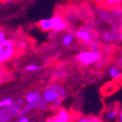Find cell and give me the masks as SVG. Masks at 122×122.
Masks as SVG:
<instances>
[{
	"label": "cell",
	"mask_w": 122,
	"mask_h": 122,
	"mask_svg": "<svg viewBox=\"0 0 122 122\" xmlns=\"http://www.w3.org/2000/svg\"><path fill=\"white\" fill-rule=\"evenodd\" d=\"M43 99L53 110L60 109L61 103L66 97L65 88L60 85H50L42 93Z\"/></svg>",
	"instance_id": "cell-1"
},
{
	"label": "cell",
	"mask_w": 122,
	"mask_h": 122,
	"mask_svg": "<svg viewBox=\"0 0 122 122\" xmlns=\"http://www.w3.org/2000/svg\"><path fill=\"white\" fill-rule=\"evenodd\" d=\"M25 105L22 99L14 100L13 105L10 107L0 109V122L10 121L13 118H18L20 115L21 109Z\"/></svg>",
	"instance_id": "cell-2"
},
{
	"label": "cell",
	"mask_w": 122,
	"mask_h": 122,
	"mask_svg": "<svg viewBox=\"0 0 122 122\" xmlns=\"http://www.w3.org/2000/svg\"><path fill=\"white\" fill-rule=\"evenodd\" d=\"M25 103L30 105L34 110H46L48 109V103L43 99L42 94L37 91H31L29 92L25 97Z\"/></svg>",
	"instance_id": "cell-3"
},
{
	"label": "cell",
	"mask_w": 122,
	"mask_h": 122,
	"mask_svg": "<svg viewBox=\"0 0 122 122\" xmlns=\"http://www.w3.org/2000/svg\"><path fill=\"white\" fill-rule=\"evenodd\" d=\"M16 52L15 43L11 39L4 40L2 44H0V64L4 63L13 58Z\"/></svg>",
	"instance_id": "cell-4"
},
{
	"label": "cell",
	"mask_w": 122,
	"mask_h": 122,
	"mask_svg": "<svg viewBox=\"0 0 122 122\" xmlns=\"http://www.w3.org/2000/svg\"><path fill=\"white\" fill-rule=\"evenodd\" d=\"M100 53L98 51H93V50H83L77 55L76 58L79 62L81 63L84 66H90L93 63L97 62L100 60Z\"/></svg>",
	"instance_id": "cell-5"
},
{
	"label": "cell",
	"mask_w": 122,
	"mask_h": 122,
	"mask_svg": "<svg viewBox=\"0 0 122 122\" xmlns=\"http://www.w3.org/2000/svg\"><path fill=\"white\" fill-rule=\"evenodd\" d=\"M48 122H69L71 121V114L65 109H59L55 115H53L52 119H48Z\"/></svg>",
	"instance_id": "cell-6"
},
{
	"label": "cell",
	"mask_w": 122,
	"mask_h": 122,
	"mask_svg": "<svg viewBox=\"0 0 122 122\" xmlns=\"http://www.w3.org/2000/svg\"><path fill=\"white\" fill-rule=\"evenodd\" d=\"M52 27H53L52 32H62L67 28L68 25L66 21L61 16L56 15L52 18Z\"/></svg>",
	"instance_id": "cell-7"
},
{
	"label": "cell",
	"mask_w": 122,
	"mask_h": 122,
	"mask_svg": "<svg viewBox=\"0 0 122 122\" xmlns=\"http://www.w3.org/2000/svg\"><path fill=\"white\" fill-rule=\"evenodd\" d=\"M76 37L79 40L84 42V44H89L92 42V34L91 31L88 28H83L77 30L76 32Z\"/></svg>",
	"instance_id": "cell-8"
},
{
	"label": "cell",
	"mask_w": 122,
	"mask_h": 122,
	"mask_svg": "<svg viewBox=\"0 0 122 122\" xmlns=\"http://www.w3.org/2000/svg\"><path fill=\"white\" fill-rule=\"evenodd\" d=\"M38 27L42 31L44 32H50L53 29L52 27V18L48 19H42L38 22Z\"/></svg>",
	"instance_id": "cell-9"
},
{
	"label": "cell",
	"mask_w": 122,
	"mask_h": 122,
	"mask_svg": "<svg viewBox=\"0 0 122 122\" xmlns=\"http://www.w3.org/2000/svg\"><path fill=\"white\" fill-rule=\"evenodd\" d=\"M103 38L106 42H114V40H118L120 38H122V34H120L119 32H107L103 34Z\"/></svg>",
	"instance_id": "cell-10"
},
{
	"label": "cell",
	"mask_w": 122,
	"mask_h": 122,
	"mask_svg": "<svg viewBox=\"0 0 122 122\" xmlns=\"http://www.w3.org/2000/svg\"><path fill=\"white\" fill-rule=\"evenodd\" d=\"M109 74L111 77V79H113L118 80L122 79V71L116 67H110L109 70Z\"/></svg>",
	"instance_id": "cell-11"
},
{
	"label": "cell",
	"mask_w": 122,
	"mask_h": 122,
	"mask_svg": "<svg viewBox=\"0 0 122 122\" xmlns=\"http://www.w3.org/2000/svg\"><path fill=\"white\" fill-rule=\"evenodd\" d=\"M74 39L75 37L73 34H71V33H65L62 37V44L65 46H69L74 42Z\"/></svg>",
	"instance_id": "cell-12"
},
{
	"label": "cell",
	"mask_w": 122,
	"mask_h": 122,
	"mask_svg": "<svg viewBox=\"0 0 122 122\" xmlns=\"http://www.w3.org/2000/svg\"><path fill=\"white\" fill-rule=\"evenodd\" d=\"M14 99L11 97H5L4 99H2L0 101V109H3V108H7L10 107L13 105Z\"/></svg>",
	"instance_id": "cell-13"
},
{
	"label": "cell",
	"mask_w": 122,
	"mask_h": 122,
	"mask_svg": "<svg viewBox=\"0 0 122 122\" xmlns=\"http://www.w3.org/2000/svg\"><path fill=\"white\" fill-rule=\"evenodd\" d=\"M119 113L116 109H112V110H109L107 112L106 115H105V118L107 120H115L116 118H118Z\"/></svg>",
	"instance_id": "cell-14"
},
{
	"label": "cell",
	"mask_w": 122,
	"mask_h": 122,
	"mask_svg": "<svg viewBox=\"0 0 122 122\" xmlns=\"http://www.w3.org/2000/svg\"><path fill=\"white\" fill-rule=\"evenodd\" d=\"M102 3L108 7H115L122 3V0H102Z\"/></svg>",
	"instance_id": "cell-15"
},
{
	"label": "cell",
	"mask_w": 122,
	"mask_h": 122,
	"mask_svg": "<svg viewBox=\"0 0 122 122\" xmlns=\"http://www.w3.org/2000/svg\"><path fill=\"white\" fill-rule=\"evenodd\" d=\"M40 69V66L36 63H33V64H29L27 66L25 67V70L27 71V72H30V73H34L36 72Z\"/></svg>",
	"instance_id": "cell-16"
},
{
	"label": "cell",
	"mask_w": 122,
	"mask_h": 122,
	"mask_svg": "<svg viewBox=\"0 0 122 122\" xmlns=\"http://www.w3.org/2000/svg\"><path fill=\"white\" fill-rule=\"evenodd\" d=\"M89 50H93V51H98L99 50V45L97 42H92L89 44Z\"/></svg>",
	"instance_id": "cell-17"
},
{
	"label": "cell",
	"mask_w": 122,
	"mask_h": 122,
	"mask_svg": "<svg viewBox=\"0 0 122 122\" xmlns=\"http://www.w3.org/2000/svg\"><path fill=\"white\" fill-rule=\"evenodd\" d=\"M17 121L18 122H29L30 121V119L26 116V115H21L18 117Z\"/></svg>",
	"instance_id": "cell-18"
},
{
	"label": "cell",
	"mask_w": 122,
	"mask_h": 122,
	"mask_svg": "<svg viewBox=\"0 0 122 122\" xmlns=\"http://www.w3.org/2000/svg\"><path fill=\"white\" fill-rule=\"evenodd\" d=\"M7 39V36H6V33L4 31L0 30V44H2L4 40Z\"/></svg>",
	"instance_id": "cell-19"
},
{
	"label": "cell",
	"mask_w": 122,
	"mask_h": 122,
	"mask_svg": "<svg viewBox=\"0 0 122 122\" xmlns=\"http://www.w3.org/2000/svg\"><path fill=\"white\" fill-rule=\"evenodd\" d=\"M77 121H79V122H90V120L89 119H86L85 117H82V118L77 120Z\"/></svg>",
	"instance_id": "cell-20"
},
{
	"label": "cell",
	"mask_w": 122,
	"mask_h": 122,
	"mask_svg": "<svg viewBox=\"0 0 122 122\" xmlns=\"http://www.w3.org/2000/svg\"><path fill=\"white\" fill-rule=\"evenodd\" d=\"M118 120L120 122H122V111H120L118 115Z\"/></svg>",
	"instance_id": "cell-21"
},
{
	"label": "cell",
	"mask_w": 122,
	"mask_h": 122,
	"mask_svg": "<svg viewBox=\"0 0 122 122\" xmlns=\"http://www.w3.org/2000/svg\"><path fill=\"white\" fill-rule=\"evenodd\" d=\"M0 1H2V2H6V1H10V0H0Z\"/></svg>",
	"instance_id": "cell-22"
},
{
	"label": "cell",
	"mask_w": 122,
	"mask_h": 122,
	"mask_svg": "<svg viewBox=\"0 0 122 122\" xmlns=\"http://www.w3.org/2000/svg\"><path fill=\"white\" fill-rule=\"evenodd\" d=\"M120 67H121V69H122V61H121V64H120Z\"/></svg>",
	"instance_id": "cell-23"
}]
</instances>
